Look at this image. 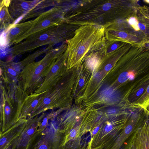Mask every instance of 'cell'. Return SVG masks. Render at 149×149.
Returning <instances> with one entry per match:
<instances>
[{
  "label": "cell",
  "instance_id": "14",
  "mask_svg": "<svg viewBox=\"0 0 149 149\" xmlns=\"http://www.w3.org/2000/svg\"><path fill=\"white\" fill-rule=\"evenodd\" d=\"M138 26L139 29L142 30H143L145 29V26L141 23H139L138 24Z\"/></svg>",
  "mask_w": 149,
  "mask_h": 149
},
{
  "label": "cell",
  "instance_id": "7",
  "mask_svg": "<svg viewBox=\"0 0 149 149\" xmlns=\"http://www.w3.org/2000/svg\"><path fill=\"white\" fill-rule=\"evenodd\" d=\"M6 33L3 32L2 33L0 36V44L1 46H4L6 43Z\"/></svg>",
  "mask_w": 149,
  "mask_h": 149
},
{
  "label": "cell",
  "instance_id": "24",
  "mask_svg": "<svg viewBox=\"0 0 149 149\" xmlns=\"http://www.w3.org/2000/svg\"><path fill=\"white\" fill-rule=\"evenodd\" d=\"M6 52H2V53H1V57L4 56L6 55Z\"/></svg>",
  "mask_w": 149,
  "mask_h": 149
},
{
  "label": "cell",
  "instance_id": "8",
  "mask_svg": "<svg viewBox=\"0 0 149 149\" xmlns=\"http://www.w3.org/2000/svg\"><path fill=\"white\" fill-rule=\"evenodd\" d=\"M19 32V29L17 27L13 28L10 31L11 33L13 35H15L18 34Z\"/></svg>",
  "mask_w": 149,
  "mask_h": 149
},
{
  "label": "cell",
  "instance_id": "2",
  "mask_svg": "<svg viewBox=\"0 0 149 149\" xmlns=\"http://www.w3.org/2000/svg\"><path fill=\"white\" fill-rule=\"evenodd\" d=\"M80 3L70 16L71 24L104 26L116 21L119 3L115 1H86Z\"/></svg>",
  "mask_w": 149,
  "mask_h": 149
},
{
  "label": "cell",
  "instance_id": "12",
  "mask_svg": "<svg viewBox=\"0 0 149 149\" xmlns=\"http://www.w3.org/2000/svg\"><path fill=\"white\" fill-rule=\"evenodd\" d=\"M48 37V35L46 34H45L41 35L39 39L41 40H43L46 39Z\"/></svg>",
  "mask_w": 149,
  "mask_h": 149
},
{
  "label": "cell",
  "instance_id": "10",
  "mask_svg": "<svg viewBox=\"0 0 149 149\" xmlns=\"http://www.w3.org/2000/svg\"><path fill=\"white\" fill-rule=\"evenodd\" d=\"M22 8L24 9H26L29 7V5L26 2H23L21 4Z\"/></svg>",
  "mask_w": 149,
  "mask_h": 149
},
{
  "label": "cell",
  "instance_id": "26",
  "mask_svg": "<svg viewBox=\"0 0 149 149\" xmlns=\"http://www.w3.org/2000/svg\"><path fill=\"white\" fill-rule=\"evenodd\" d=\"M146 2H147V3H149V0H146Z\"/></svg>",
  "mask_w": 149,
  "mask_h": 149
},
{
  "label": "cell",
  "instance_id": "19",
  "mask_svg": "<svg viewBox=\"0 0 149 149\" xmlns=\"http://www.w3.org/2000/svg\"><path fill=\"white\" fill-rule=\"evenodd\" d=\"M5 12L3 10H2L1 11L0 14V18L1 19L3 18L5 15Z\"/></svg>",
  "mask_w": 149,
  "mask_h": 149
},
{
  "label": "cell",
  "instance_id": "15",
  "mask_svg": "<svg viewBox=\"0 0 149 149\" xmlns=\"http://www.w3.org/2000/svg\"><path fill=\"white\" fill-rule=\"evenodd\" d=\"M76 131L74 130H72L70 133V136L72 137H74L76 135Z\"/></svg>",
  "mask_w": 149,
  "mask_h": 149
},
{
  "label": "cell",
  "instance_id": "1",
  "mask_svg": "<svg viewBox=\"0 0 149 149\" xmlns=\"http://www.w3.org/2000/svg\"><path fill=\"white\" fill-rule=\"evenodd\" d=\"M68 43L69 64H79L88 55L99 50L105 44L104 26L92 24L80 26Z\"/></svg>",
  "mask_w": 149,
  "mask_h": 149
},
{
  "label": "cell",
  "instance_id": "25",
  "mask_svg": "<svg viewBox=\"0 0 149 149\" xmlns=\"http://www.w3.org/2000/svg\"><path fill=\"white\" fill-rule=\"evenodd\" d=\"M147 91L148 93H149V85L148 86L147 88Z\"/></svg>",
  "mask_w": 149,
  "mask_h": 149
},
{
  "label": "cell",
  "instance_id": "23",
  "mask_svg": "<svg viewBox=\"0 0 149 149\" xmlns=\"http://www.w3.org/2000/svg\"><path fill=\"white\" fill-rule=\"evenodd\" d=\"M4 1L5 5L6 6H7L9 4L10 1L9 0H5Z\"/></svg>",
  "mask_w": 149,
  "mask_h": 149
},
{
  "label": "cell",
  "instance_id": "22",
  "mask_svg": "<svg viewBox=\"0 0 149 149\" xmlns=\"http://www.w3.org/2000/svg\"><path fill=\"white\" fill-rule=\"evenodd\" d=\"M39 149H47V148L46 145H42L40 147Z\"/></svg>",
  "mask_w": 149,
  "mask_h": 149
},
{
  "label": "cell",
  "instance_id": "16",
  "mask_svg": "<svg viewBox=\"0 0 149 149\" xmlns=\"http://www.w3.org/2000/svg\"><path fill=\"white\" fill-rule=\"evenodd\" d=\"M6 139L5 137L1 138L0 140V143L1 145H3L6 142Z\"/></svg>",
  "mask_w": 149,
  "mask_h": 149
},
{
  "label": "cell",
  "instance_id": "20",
  "mask_svg": "<svg viewBox=\"0 0 149 149\" xmlns=\"http://www.w3.org/2000/svg\"><path fill=\"white\" fill-rule=\"evenodd\" d=\"M23 18L22 16H20L14 22V24H16L19 21H20Z\"/></svg>",
  "mask_w": 149,
  "mask_h": 149
},
{
  "label": "cell",
  "instance_id": "6",
  "mask_svg": "<svg viewBox=\"0 0 149 149\" xmlns=\"http://www.w3.org/2000/svg\"><path fill=\"white\" fill-rule=\"evenodd\" d=\"M128 22L136 30H139L138 22L135 18L133 17H131L128 19Z\"/></svg>",
  "mask_w": 149,
  "mask_h": 149
},
{
  "label": "cell",
  "instance_id": "4",
  "mask_svg": "<svg viewBox=\"0 0 149 149\" xmlns=\"http://www.w3.org/2000/svg\"><path fill=\"white\" fill-rule=\"evenodd\" d=\"M130 149H149V123L146 122L139 128Z\"/></svg>",
  "mask_w": 149,
  "mask_h": 149
},
{
  "label": "cell",
  "instance_id": "18",
  "mask_svg": "<svg viewBox=\"0 0 149 149\" xmlns=\"http://www.w3.org/2000/svg\"><path fill=\"white\" fill-rule=\"evenodd\" d=\"M34 130L33 128L29 129L27 132V134L29 135L32 134L34 132Z\"/></svg>",
  "mask_w": 149,
  "mask_h": 149
},
{
  "label": "cell",
  "instance_id": "5",
  "mask_svg": "<svg viewBox=\"0 0 149 149\" xmlns=\"http://www.w3.org/2000/svg\"><path fill=\"white\" fill-rule=\"evenodd\" d=\"M129 78V74L126 72H123L119 76L118 81L120 83H123L126 81Z\"/></svg>",
  "mask_w": 149,
  "mask_h": 149
},
{
  "label": "cell",
  "instance_id": "21",
  "mask_svg": "<svg viewBox=\"0 0 149 149\" xmlns=\"http://www.w3.org/2000/svg\"><path fill=\"white\" fill-rule=\"evenodd\" d=\"M134 78V76L132 73H131L130 74H129V79L131 80H133Z\"/></svg>",
  "mask_w": 149,
  "mask_h": 149
},
{
  "label": "cell",
  "instance_id": "3",
  "mask_svg": "<svg viewBox=\"0 0 149 149\" xmlns=\"http://www.w3.org/2000/svg\"><path fill=\"white\" fill-rule=\"evenodd\" d=\"M144 123L138 118L130 120L119 134L116 142V149L122 146V149H130L137 131Z\"/></svg>",
  "mask_w": 149,
  "mask_h": 149
},
{
  "label": "cell",
  "instance_id": "13",
  "mask_svg": "<svg viewBox=\"0 0 149 149\" xmlns=\"http://www.w3.org/2000/svg\"><path fill=\"white\" fill-rule=\"evenodd\" d=\"M112 128V126L110 124H107L105 128V130L107 132L111 130Z\"/></svg>",
  "mask_w": 149,
  "mask_h": 149
},
{
  "label": "cell",
  "instance_id": "11",
  "mask_svg": "<svg viewBox=\"0 0 149 149\" xmlns=\"http://www.w3.org/2000/svg\"><path fill=\"white\" fill-rule=\"evenodd\" d=\"M50 23V21L48 20H46L43 21L42 23V25L43 26H47Z\"/></svg>",
  "mask_w": 149,
  "mask_h": 149
},
{
  "label": "cell",
  "instance_id": "17",
  "mask_svg": "<svg viewBox=\"0 0 149 149\" xmlns=\"http://www.w3.org/2000/svg\"><path fill=\"white\" fill-rule=\"evenodd\" d=\"M143 89L142 88L140 89L136 93V95L137 96H139L141 95L143 92Z\"/></svg>",
  "mask_w": 149,
  "mask_h": 149
},
{
  "label": "cell",
  "instance_id": "9",
  "mask_svg": "<svg viewBox=\"0 0 149 149\" xmlns=\"http://www.w3.org/2000/svg\"><path fill=\"white\" fill-rule=\"evenodd\" d=\"M112 65L110 63H107L105 65L104 67V69L106 71H109L112 68Z\"/></svg>",
  "mask_w": 149,
  "mask_h": 149
}]
</instances>
